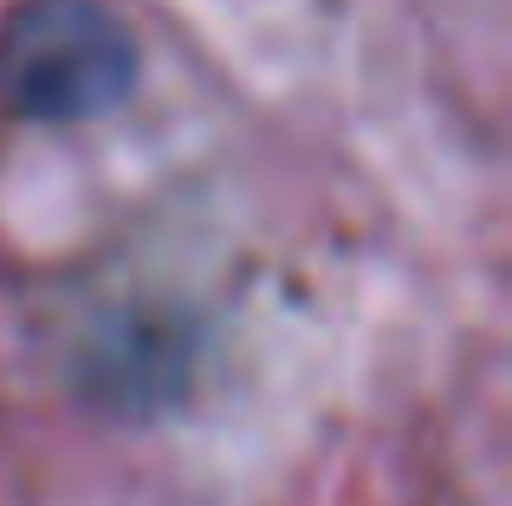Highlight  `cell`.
<instances>
[{
	"label": "cell",
	"instance_id": "obj_1",
	"mask_svg": "<svg viewBox=\"0 0 512 506\" xmlns=\"http://www.w3.org/2000/svg\"><path fill=\"white\" fill-rule=\"evenodd\" d=\"M137 91V39L104 0H20L0 20V104L39 124H85Z\"/></svg>",
	"mask_w": 512,
	"mask_h": 506
}]
</instances>
